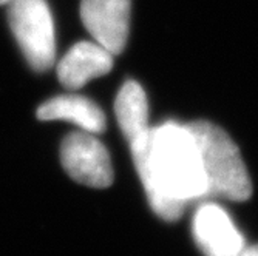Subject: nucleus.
Listing matches in <instances>:
<instances>
[{
    "label": "nucleus",
    "instance_id": "obj_1",
    "mask_svg": "<svg viewBox=\"0 0 258 256\" xmlns=\"http://www.w3.org/2000/svg\"><path fill=\"white\" fill-rule=\"evenodd\" d=\"M132 156L153 212L178 221L187 205L207 196L200 150L187 125L166 122L130 142Z\"/></svg>",
    "mask_w": 258,
    "mask_h": 256
},
{
    "label": "nucleus",
    "instance_id": "obj_2",
    "mask_svg": "<svg viewBox=\"0 0 258 256\" xmlns=\"http://www.w3.org/2000/svg\"><path fill=\"white\" fill-rule=\"evenodd\" d=\"M187 127L200 150L207 196L235 202L247 201L252 195V182L241 153L230 136L207 121H195Z\"/></svg>",
    "mask_w": 258,
    "mask_h": 256
},
{
    "label": "nucleus",
    "instance_id": "obj_3",
    "mask_svg": "<svg viewBox=\"0 0 258 256\" xmlns=\"http://www.w3.org/2000/svg\"><path fill=\"white\" fill-rule=\"evenodd\" d=\"M10 27L27 62L34 71H46L56 59V36L46 0H11Z\"/></svg>",
    "mask_w": 258,
    "mask_h": 256
},
{
    "label": "nucleus",
    "instance_id": "obj_4",
    "mask_svg": "<svg viewBox=\"0 0 258 256\" xmlns=\"http://www.w3.org/2000/svg\"><path fill=\"white\" fill-rule=\"evenodd\" d=\"M60 162L70 178L93 189H107L113 182L111 159L95 134L81 131L67 136L60 147Z\"/></svg>",
    "mask_w": 258,
    "mask_h": 256
},
{
    "label": "nucleus",
    "instance_id": "obj_5",
    "mask_svg": "<svg viewBox=\"0 0 258 256\" xmlns=\"http://www.w3.org/2000/svg\"><path fill=\"white\" fill-rule=\"evenodd\" d=\"M192 230L204 256H241L246 248L240 230L218 204H201L194 215Z\"/></svg>",
    "mask_w": 258,
    "mask_h": 256
},
{
    "label": "nucleus",
    "instance_id": "obj_6",
    "mask_svg": "<svg viewBox=\"0 0 258 256\" xmlns=\"http://www.w3.org/2000/svg\"><path fill=\"white\" fill-rule=\"evenodd\" d=\"M132 0H81V19L95 42L113 56L125 48Z\"/></svg>",
    "mask_w": 258,
    "mask_h": 256
},
{
    "label": "nucleus",
    "instance_id": "obj_7",
    "mask_svg": "<svg viewBox=\"0 0 258 256\" xmlns=\"http://www.w3.org/2000/svg\"><path fill=\"white\" fill-rule=\"evenodd\" d=\"M113 54L98 42H78L57 65V79L68 90H79L91 79L110 73Z\"/></svg>",
    "mask_w": 258,
    "mask_h": 256
},
{
    "label": "nucleus",
    "instance_id": "obj_8",
    "mask_svg": "<svg viewBox=\"0 0 258 256\" xmlns=\"http://www.w3.org/2000/svg\"><path fill=\"white\" fill-rule=\"evenodd\" d=\"M40 121H68L91 134H101L107 119L99 105L84 96H57L43 102L37 108Z\"/></svg>",
    "mask_w": 258,
    "mask_h": 256
},
{
    "label": "nucleus",
    "instance_id": "obj_9",
    "mask_svg": "<svg viewBox=\"0 0 258 256\" xmlns=\"http://www.w3.org/2000/svg\"><path fill=\"white\" fill-rule=\"evenodd\" d=\"M114 114L128 142L149 131V104L146 91L138 82L127 80L116 96Z\"/></svg>",
    "mask_w": 258,
    "mask_h": 256
},
{
    "label": "nucleus",
    "instance_id": "obj_10",
    "mask_svg": "<svg viewBox=\"0 0 258 256\" xmlns=\"http://www.w3.org/2000/svg\"><path fill=\"white\" fill-rule=\"evenodd\" d=\"M241 256H258V244H256V245L246 247Z\"/></svg>",
    "mask_w": 258,
    "mask_h": 256
},
{
    "label": "nucleus",
    "instance_id": "obj_11",
    "mask_svg": "<svg viewBox=\"0 0 258 256\" xmlns=\"http://www.w3.org/2000/svg\"><path fill=\"white\" fill-rule=\"evenodd\" d=\"M11 0H0V5H8Z\"/></svg>",
    "mask_w": 258,
    "mask_h": 256
}]
</instances>
